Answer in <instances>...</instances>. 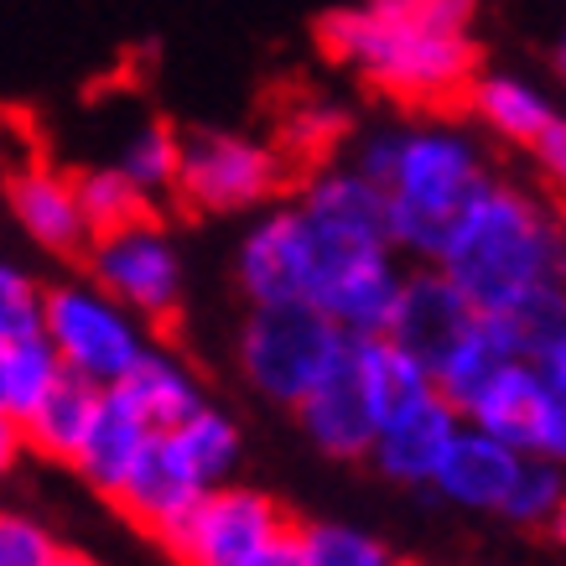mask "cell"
<instances>
[{"label": "cell", "instance_id": "obj_4", "mask_svg": "<svg viewBox=\"0 0 566 566\" xmlns=\"http://www.w3.org/2000/svg\"><path fill=\"white\" fill-rule=\"evenodd\" d=\"M42 344L57 354L69 379H84L88 390H115L130 364L151 348V338L88 281H63L42 292Z\"/></svg>", "mask_w": 566, "mask_h": 566}, {"label": "cell", "instance_id": "obj_33", "mask_svg": "<svg viewBox=\"0 0 566 566\" xmlns=\"http://www.w3.org/2000/svg\"><path fill=\"white\" fill-rule=\"evenodd\" d=\"M531 156H535V167H541L551 182H562V177H566V120L551 125L546 136L531 146Z\"/></svg>", "mask_w": 566, "mask_h": 566}, {"label": "cell", "instance_id": "obj_3", "mask_svg": "<svg viewBox=\"0 0 566 566\" xmlns=\"http://www.w3.org/2000/svg\"><path fill=\"white\" fill-rule=\"evenodd\" d=\"M494 182L489 156L458 125H406L395 130V161L379 198H385V223H390V250H406L416 260L442 255L452 223L463 219L473 198Z\"/></svg>", "mask_w": 566, "mask_h": 566}, {"label": "cell", "instance_id": "obj_31", "mask_svg": "<svg viewBox=\"0 0 566 566\" xmlns=\"http://www.w3.org/2000/svg\"><path fill=\"white\" fill-rule=\"evenodd\" d=\"M42 333V286L32 275L0 260V344H27Z\"/></svg>", "mask_w": 566, "mask_h": 566}, {"label": "cell", "instance_id": "obj_7", "mask_svg": "<svg viewBox=\"0 0 566 566\" xmlns=\"http://www.w3.org/2000/svg\"><path fill=\"white\" fill-rule=\"evenodd\" d=\"M84 265H88V286L109 296L120 312H130L140 327L167 323L177 302H182V260H177L172 234L156 219L94 234L84 244Z\"/></svg>", "mask_w": 566, "mask_h": 566}, {"label": "cell", "instance_id": "obj_21", "mask_svg": "<svg viewBox=\"0 0 566 566\" xmlns=\"http://www.w3.org/2000/svg\"><path fill=\"white\" fill-rule=\"evenodd\" d=\"M468 104H473V115L499 140H515L525 151L562 120V109L551 104V94L541 84H531L525 73H479L468 84Z\"/></svg>", "mask_w": 566, "mask_h": 566}, {"label": "cell", "instance_id": "obj_35", "mask_svg": "<svg viewBox=\"0 0 566 566\" xmlns=\"http://www.w3.org/2000/svg\"><path fill=\"white\" fill-rule=\"evenodd\" d=\"M27 458V447H21V427L11 416H0V483L17 473V463Z\"/></svg>", "mask_w": 566, "mask_h": 566}, {"label": "cell", "instance_id": "obj_28", "mask_svg": "<svg viewBox=\"0 0 566 566\" xmlns=\"http://www.w3.org/2000/svg\"><path fill=\"white\" fill-rule=\"evenodd\" d=\"M57 379H63V364L42 344V333L27 338V344H6V406L0 411L11 416V421H21Z\"/></svg>", "mask_w": 566, "mask_h": 566}, {"label": "cell", "instance_id": "obj_26", "mask_svg": "<svg viewBox=\"0 0 566 566\" xmlns=\"http://www.w3.org/2000/svg\"><path fill=\"white\" fill-rule=\"evenodd\" d=\"M566 510V473L562 463H546V458H525L520 463V479L510 489V499L499 504V515L510 525H525V531H551L562 525Z\"/></svg>", "mask_w": 566, "mask_h": 566}, {"label": "cell", "instance_id": "obj_13", "mask_svg": "<svg viewBox=\"0 0 566 566\" xmlns=\"http://www.w3.org/2000/svg\"><path fill=\"white\" fill-rule=\"evenodd\" d=\"M400 275L406 271L395 265V255H364V260H344V265H327L317 275L312 312H323L348 344L385 338L395 296H400Z\"/></svg>", "mask_w": 566, "mask_h": 566}, {"label": "cell", "instance_id": "obj_10", "mask_svg": "<svg viewBox=\"0 0 566 566\" xmlns=\"http://www.w3.org/2000/svg\"><path fill=\"white\" fill-rule=\"evenodd\" d=\"M296 219L307 223L312 244L327 265L364 255H395L390 223H385V198L375 182H364L354 167H317L296 192Z\"/></svg>", "mask_w": 566, "mask_h": 566}, {"label": "cell", "instance_id": "obj_1", "mask_svg": "<svg viewBox=\"0 0 566 566\" xmlns=\"http://www.w3.org/2000/svg\"><path fill=\"white\" fill-rule=\"evenodd\" d=\"M463 0H375L317 21L323 48L375 88L411 104H442L479 78V42Z\"/></svg>", "mask_w": 566, "mask_h": 566}, {"label": "cell", "instance_id": "obj_18", "mask_svg": "<svg viewBox=\"0 0 566 566\" xmlns=\"http://www.w3.org/2000/svg\"><path fill=\"white\" fill-rule=\"evenodd\" d=\"M6 198H11V213L32 244H42L52 255H84L88 229L78 213V198H73V177L52 172V167H21L6 182Z\"/></svg>", "mask_w": 566, "mask_h": 566}, {"label": "cell", "instance_id": "obj_16", "mask_svg": "<svg viewBox=\"0 0 566 566\" xmlns=\"http://www.w3.org/2000/svg\"><path fill=\"white\" fill-rule=\"evenodd\" d=\"M458 431H463V416L452 411L442 395H427L421 406L390 416V421L375 431L369 458H375V468L395 483H431Z\"/></svg>", "mask_w": 566, "mask_h": 566}, {"label": "cell", "instance_id": "obj_14", "mask_svg": "<svg viewBox=\"0 0 566 566\" xmlns=\"http://www.w3.org/2000/svg\"><path fill=\"white\" fill-rule=\"evenodd\" d=\"M203 494L208 489L188 473V463L172 452V442H167L161 431H151V442L140 452V463L130 468V479H125V489L115 494V504H120V515L130 520V525H140V531L156 535V541H167Z\"/></svg>", "mask_w": 566, "mask_h": 566}, {"label": "cell", "instance_id": "obj_17", "mask_svg": "<svg viewBox=\"0 0 566 566\" xmlns=\"http://www.w3.org/2000/svg\"><path fill=\"white\" fill-rule=\"evenodd\" d=\"M520 463H525L520 452H510L504 442L483 437V431L463 427L452 437V447H447V458H442V468H437L431 489L442 499H452L458 510L499 515V504L510 499V489H515V479H520Z\"/></svg>", "mask_w": 566, "mask_h": 566}, {"label": "cell", "instance_id": "obj_5", "mask_svg": "<svg viewBox=\"0 0 566 566\" xmlns=\"http://www.w3.org/2000/svg\"><path fill=\"white\" fill-rule=\"evenodd\" d=\"M348 338L312 307H250L240 327V369L260 395L302 406L317 379L344 359Z\"/></svg>", "mask_w": 566, "mask_h": 566}, {"label": "cell", "instance_id": "obj_23", "mask_svg": "<svg viewBox=\"0 0 566 566\" xmlns=\"http://www.w3.org/2000/svg\"><path fill=\"white\" fill-rule=\"evenodd\" d=\"M348 354H354V369H359V385H364V395H369V406H375L379 427H385L390 416L421 406L427 395H437L427 369H421L411 354H400L390 338H359V344H348Z\"/></svg>", "mask_w": 566, "mask_h": 566}, {"label": "cell", "instance_id": "obj_2", "mask_svg": "<svg viewBox=\"0 0 566 566\" xmlns=\"http://www.w3.org/2000/svg\"><path fill=\"white\" fill-rule=\"evenodd\" d=\"M479 317H504L562 292V223L541 192L489 182L452 223L442 255L431 260Z\"/></svg>", "mask_w": 566, "mask_h": 566}, {"label": "cell", "instance_id": "obj_15", "mask_svg": "<svg viewBox=\"0 0 566 566\" xmlns=\"http://www.w3.org/2000/svg\"><path fill=\"white\" fill-rule=\"evenodd\" d=\"M296 421H302V431H307L323 452H333V458H369L379 416H375V406H369V395H364L348 348H344V359L317 379V390L296 406Z\"/></svg>", "mask_w": 566, "mask_h": 566}, {"label": "cell", "instance_id": "obj_22", "mask_svg": "<svg viewBox=\"0 0 566 566\" xmlns=\"http://www.w3.org/2000/svg\"><path fill=\"white\" fill-rule=\"evenodd\" d=\"M104 390H88L84 379H57L42 400H36L32 411L21 416V447L27 452H42L52 463H73V452L84 442L88 421H94V406H99Z\"/></svg>", "mask_w": 566, "mask_h": 566}, {"label": "cell", "instance_id": "obj_11", "mask_svg": "<svg viewBox=\"0 0 566 566\" xmlns=\"http://www.w3.org/2000/svg\"><path fill=\"white\" fill-rule=\"evenodd\" d=\"M240 292L250 296V307H312L317 275H323V255L312 244L307 223L296 219V208H265L260 223H250V234L240 240Z\"/></svg>", "mask_w": 566, "mask_h": 566}, {"label": "cell", "instance_id": "obj_32", "mask_svg": "<svg viewBox=\"0 0 566 566\" xmlns=\"http://www.w3.org/2000/svg\"><path fill=\"white\" fill-rule=\"evenodd\" d=\"M57 556V535L36 515L0 510V566H48Z\"/></svg>", "mask_w": 566, "mask_h": 566}, {"label": "cell", "instance_id": "obj_19", "mask_svg": "<svg viewBox=\"0 0 566 566\" xmlns=\"http://www.w3.org/2000/svg\"><path fill=\"white\" fill-rule=\"evenodd\" d=\"M146 442H151V427H146L115 390H104L99 406H94V421H88V431H84V442L73 452V473H78L94 494L115 499L125 489V479H130V468L140 463Z\"/></svg>", "mask_w": 566, "mask_h": 566}, {"label": "cell", "instance_id": "obj_29", "mask_svg": "<svg viewBox=\"0 0 566 566\" xmlns=\"http://www.w3.org/2000/svg\"><path fill=\"white\" fill-rule=\"evenodd\" d=\"M307 566H400L379 535L359 525H296Z\"/></svg>", "mask_w": 566, "mask_h": 566}, {"label": "cell", "instance_id": "obj_34", "mask_svg": "<svg viewBox=\"0 0 566 566\" xmlns=\"http://www.w3.org/2000/svg\"><path fill=\"white\" fill-rule=\"evenodd\" d=\"M250 566H307V562H302V531H296V525H286V531L275 535L271 546L260 551Z\"/></svg>", "mask_w": 566, "mask_h": 566}, {"label": "cell", "instance_id": "obj_9", "mask_svg": "<svg viewBox=\"0 0 566 566\" xmlns=\"http://www.w3.org/2000/svg\"><path fill=\"white\" fill-rule=\"evenodd\" d=\"M458 416L463 427L494 437L520 458L562 463L566 452V395L546 390L531 364H499Z\"/></svg>", "mask_w": 566, "mask_h": 566}, {"label": "cell", "instance_id": "obj_25", "mask_svg": "<svg viewBox=\"0 0 566 566\" xmlns=\"http://www.w3.org/2000/svg\"><path fill=\"white\" fill-rule=\"evenodd\" d=\"M73 198H78L88 240H94V234H109V229H125V223L151 219V203H146L115 167H94V172L73 177Z\"/></svg>", "mask_w": 566, "mask_h": 566}, {"label": "cell", "instance_id": "obj_12", "mask_svg": "<svg viewBox=\"0 0 566 566\" xmlns=\"http://www.w3.org/2000/svg\"><path fill=\"white\" fill-rule=\"evenodd\" d=\"M473 323H479V312L458 296V286H452L437 265H421V271L400 275V296H395L385 338H390L400 354H411L427 375H437V369L452 359V348L473 333Z\"/></svg>", "mask_w": 566, "mask_h": 566}, {"label": "cell", "instance_id": "obj_8", "mask_svg": "<svg viewBox=\"0 0 566 566\" xmlns=\"http://www.w3.org/2000/svg\"><path fill=\"white\" fill-rule=\"evenodd\" d=\"M286 525V510L265 489L223 483L192 504L161 546L172 551L177 566H250Z\"/></svg>", "mask_w": 566, "mask_h": 566}, {"label": "cell", "instance_id": "obj_20", "mask_svg": "<svg viewBox=\"0 0 566 566\" xmlns=\"http://www.w3.org/2000/svg\"><path fill=\"white\" fill-rule=\"evenodd\" d=\"M115 395H120L151 431H172L177 421H188L192 411L208 406L198 375H192L177 354H167V348H156V344L130 364V375L115 385Z\"/></svg>", "mask_w": 566, "mask_h": 566}, {"label": "cell", "instance_id": "obj_30", "mask_svg": "<svg viewBox=\"0 0 566 566\" xmlns=\"http://www.w3.org/2000/svg\"><path fill=\"white\" fill-rule=\"evenodd\" d=\"M344 136H348V115L338 104L302 99L292 115H286V125H281V146H275V151L286 156V161H317V156H327Z\"/></svg>", "mask_w": 566, "mask_h": 566}, {"label": "cell", "instance_id": "obj_24", "mask_svg": "<svg viewBox=\"0 0 566 566\" xmlns=\"http://www.w3.org/2000/svg\"><path fill=\"white\" fill-rule=\"evenodd\" d=\"M161 437L172 442V452L188 463V473L203 483L208 494L234 483V468H240V427H234V416L203 406V411H192L188 421H177Z\"/></svg>", "mask_w": 566, "mask_h": 566}, {"label": "cell", "instance_id": "obj_36", "mask_svg": "<svg viewBox=\"0 0 566 566\" xmlns=\"http://www.w3.org/2000/svg\"><path fill=\"white\" fill-rule=\"evenodd\" d=\"M48 566H99V562H94V556H84V551H63V546H57V556H52Z\"/></svg>", "mask_w": 566, "mask_h": 566}, {"label": "cell", "instance_id": "obj_37", "mask_svg": "<svg viewBox=\"0 0 566 566\" xmlns=\"http://www.w3.org/2000/svg\"><path fill=\"white\" fill-rule=\"evenodd\" d=\"M0 406H6V344H0ZM6 416V411H0Z\"/></svg>", "mask_w": 566, "mask_h": 566}, {"label": "cell", "instance_id": "obj_27", "mask_svg": "<svg viewBox=\"0 0 566 566\" xmlns=\"http://www.w3.org/2000/svg\"><path fill=\"white\" fill-rule=\"evenodd\" d=\"M177 151H182V136H177V130H167V125H140L136 136L125 140L115 172H120L125 182L146 198V203H151V198H161V192H172Z\"/></svg>", "mask_w": 566, "mask_h": 566}, {"label": "cell", "instance_id": "obj_6", "mask_svg": "<svg viewBox=\"0 0 566 566\" xmlns=\"http://www.w3.org/2000/svg\"><path fill=\"white\" fill-rule=\"evenodd\" d=\"M286 182V156L240 130H192L177 151L172 192L192 213H250Z\"/></svg>", "mask_w": 566, "mask_h": 566}]
</instances>
